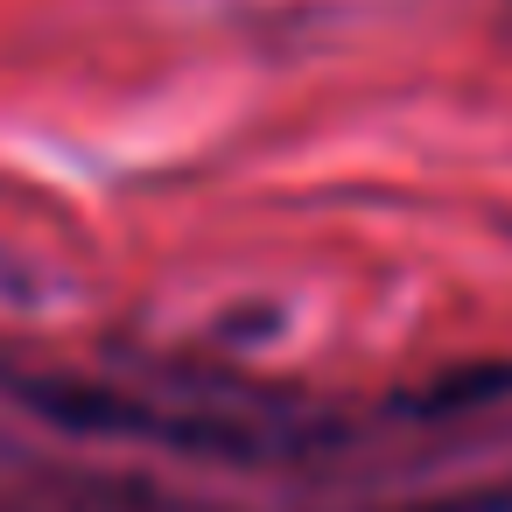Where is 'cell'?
<instances>
[{"instance_id": "1", "label": "cell", "mask_w": 512, "mask_h": 512, "mask_svg": "<svg viewBox=\"0 0 512 512\" xmlns=\"http://www.w3.org/2000/svg\"><path fill=\"white\" fill-rule=\"evenodd\" d=\"M498 393H512V365H484V372H456V379H442V386H428L414 407H477V400H498Z\"/></svg>"}]
</instances>
